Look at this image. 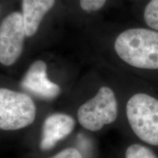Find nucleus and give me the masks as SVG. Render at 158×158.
<instances>
[{"mask_svg":"<svg viewBox=\"0 0 158 158\" xmlns=\"http://www.w3.org/2000/svg\"><path fill=\"white\" fill-rule=\"evenodd\" d=\"M114 48L118 58L138 75V78L158 86V31L126 29L116 37Z\"/></svg>","mask_w":158,"mask_h":158,"instance_id":"nucleus-1","label":"nucleus"},{"mask_svg":"<svg viewBox=\"0 0 158 158\" xmlns=\"http://www.w3.org/2000/svg\"><path fill=\"white\" fill-rule=\"evenodd\" d=\"M124 110L127 125L138 141L158 148V86L138 78Z\"/></svg>","mask_w":158,"mask_h":158,"instance_id":"nucleus-2","label":"nucleus"},{"mask_svg":"<svg viewBox=\"0 0 158 158\" xmlns=\"http://www.w3.org/2000/svg\"><path fill=\"white\" fill-rule=\"evenodd\" d=\"M118 109L117 96L113 89L102 86L93 98L79 107L77 116L84 129L98 132L117 120Z\"/></svg>","mask_w":158,"mask_h":158,"instance_id":"nucleus-3","label":"nucleus"},{"mask_svg":"<svg viewBox=\"0 0 158 158\" xmlns=\"http://www.w3.org/2000/svg\"><path fill=\"white\" fill-rule=\"evenodd\" d=\"M36 117V106L27 94L0 88V129L17 130L30 125Z\"/></svg>","mask_w":158,"mask_h":158,"instance_id":"nucleus-4","label":"nucleus"},{"mask_svg":"<svg viewBox=\"0 0 158 158\" xmlns=\"http://www.w3.org/2000/svg\"><path fill=\"white\" fill-rule=\"evenodd\" d=\"M27 36L23 15L13 12L0 24V63L5 66L13 64L22 54Z\"/></svg>","mask_w":158,"mask_h":158,"instance_id":"nucleus-5","label":"nucleus"},{"mask_svg":"<svg viewBox=\"0 0 158 158\" xmlns=\"http://www.w3.org/2000/svg\"><path fill=\"white\" fill-rule=\"evenodd\" d=\"M23 89L43 100H51L60 94L59 85L51 81L47 76V65L42 60L30 65L21 82Z\"/></svg>","mask_w":158,"mask_h":158,"instance_id":"nucleus-6","label":"nucleus"},{"mask_svg":"<svg viewBox=\"0 0 158 158\" xmlns=\"http://www.w3.org/2000/svg\"><path fill=\"white\" fill-rule=\"evenodd\" d=\"M75 127V121L64 114H54L43 122L40 148L43 151L53 149L59 141L67 138Z\"/></svg>","mask_w":158,"mask_h":158,"instance_id":"nucleus-7","label":"nucleus"},{"mask_svg":"<svg viewBox=\"0 0 158 158\" xmlns=\"http://www.w3.org/2000/svg\"><path fill=\"white\" fill-rule=\"evenodd\" d=\"M54 2L55 0H23L22 15L27 37L35 35L43 17Z\"/></svg>","mask_w":158,"mask_h":158,"instance_id":"nucleus-8","label":"nucleus"},{"mask_svg":"<svg viewBox=\"0 0 158 158\" xmlns=\"http://www.w3.org/2000/svg\"><path fill=\"white\" fill-rule=\"evenodd\" d=\"M124 158H158V155L153 147L138 141L127 147Z\"/></svg>","mask_w":158,"mask_h":158,"instance_id":"nucleus-9","label":"nucleus"},{"mask_svg":"<svg viewBox=\"0 0 158 158\" xmlns=\"http://www.w3.org/2000/svg\"><path fill=\"white\" fill-rule=\"evenodd\" d=\"M143 18L149 28L158 31V0H151L147 4Z\"/></svg>","mask_w":158,"mask_h":158,"instance_id":"nucleus-10","label":"nucleus"},{"mask_svg":"<svg viewBox=\"0 0 158 158\" xmlns=\"http://www.w3.org/2000/svg\"><path fill=\"white\" fill-rule=\"evenodd\" d=\"M106 0H80V6L84 11L99 10L103 7Z\"/></svg>","mask_w":158,"mask_h":158,"instance_id":"nucleus-11","label":"nucleus"},{"mask_svg":"<svg viewBox=\"0 0 158 158\" xmlns=\"http://www.w3.org/2000/svg\"><path fill=\"white\" fill-rule=\"evenodd\" d=\"M49 158H83V157L78 149L68 148Z\"/></svg>","mask_w":158,"mask_h":158,"instance_id":"nucleus-12","label":"nucleus"}]
</instances>
